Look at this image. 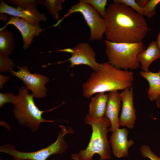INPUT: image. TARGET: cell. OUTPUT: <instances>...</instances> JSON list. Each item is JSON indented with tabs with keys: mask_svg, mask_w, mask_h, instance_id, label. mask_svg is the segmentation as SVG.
<instances>
[{
	"mask_svg": "<svg viewBox=\"0 0 160 160\" xmlns=\"http://www.w3.org/2000/svg\"><path fill=\"white\" fill-rule=\"evenodd\" d=\"M103 18L106 40L111 42H142L149 31L143 16L122 4H110Z\"/></svg>",
	"mask_w": 160,
	"mask_h": 160,
	"instance_id": "6da1fadb",
	"label": "cell"
},
{
	"mask_svg": "<svg viewBox=\"0 0 160 160\" xmlns=\"http://www.w3.org/2000/svg\"><path fill=\"white\" fill-rule=\"evenodd\" d=\"M134 73L118 68L108 62L100 63L82 85L84 97L90 98L95 94L124 90L132 87Z\"/></svg>",
	"mask_w": 160,
	"mask_h": 160,
	"instance_id": "7a4b0ae2",
	"label": "cell"
},
{
	"mask_svg": "<svg viewBox=\"0 0 160 160\" xmlns=\"http://www.w3.org/2000/svg\"><path fill=\"white\" fill-rule=\"evenodd\" d=\"M85 123L90 125L92 133L90 141L87 148L81 150L78 155L79 160H93L94 155L97 154L100 160L111 159V153L107 133L111 126L109 119L105 116L99 118H95L87 114L84 119Z\"/></svg>",
	"mask_w": 160,
	"mask_h": 160,
	"instance_id": "3957f363",
	"label": "cell"
},
{
	"mask_svg": "<svg viewBox=\"0 0 160 160\" xmlns=\"http://www.w3.org/2000/svg\"><path fill=\"white\" fill-rule=\"evenodd\" d=\"M17 99L13 104V113L18 123L20 125L25 126L33 132H37L42 123H53L55 120L43 118L42 114L52 111L41 110L36 105L33 100L34 96L30 94L26 87L22 86L19 89L17 95Z\"/></svg>",
	"mask_w": 160,
	"mask_h": 160,
	"instance_id": "277c9868",
	"label": "cell"
},
{
	"mask_svg": "<svg viewBox=\"0 0 160 160\" xmlns=\"http://www.w3.org/2000/svg\"><path fill=\"white\" fill-rule=\"evenodd\" d=\"M105 53L108 62L119 69L128 70L138 68L140 64L137 56L145 49L143 42L129 43L104 41Z\"/></svg>",
	"mask_w": 160,
	"mask_h": 160,
	"instance_id": "5b68a950",
	"label": "cell"
},
{
	"mask_svg": "<svg viewBox=\"0 0 160 160\" xmlns=\"http://www.w3.org/2000/svg\"><path fill=\"white\" fill-rule=\"evenodd\" d=\"M60 127L61 130L58 133L56 140L46 147L35 151L23 152L17 150L11 144H7L0 147V152L11 156L14 160H47L51 155L62 154L65 151L68 146L64 137L67 134L72 131L63 125Z\"/></svg>",
	"mask_w": 160,
	"mask_h": 160,
	"instance_id": "8992f818",
	"label": "cell"
},
{
	"mask_svg": "<svg viewBox=\"0 0 160 160\" xmlns=\"http://www.w3.org/2000/svg\"><path fill=\"white\" fill-rule=\"evenodd\" d=\"M79 12L83 16L90 31L89 40L101 41L105 31L104 19L91 6L83 0L71 6L67 13L53 27H57L66 17L72 14Z\"/></svg>",
	"mask_w": 160,
	"mask_h": 160,
	"instance_id": "52a82bcc",
	"label": "cell"
},
{
	"mask_svg": "<svg viewBox=\"0 0 160 160\" xmlns=\"http://www.w3.org/2000/svg\"><path fill=\"white\" fill-rule=\"evenodd\" d=\"M17 67L19 70L17 71H12L11 74L22 81L27 88L31 90L35 98L46 97L47 89L45 86L49 81V78L39 73H31L26 66Z\"/></svg>",
	"mask_w": 160,
	"mask_h": 160,
	"instance_id": "ba28073f",
	"label": "cell"
},
{
	"mask_svg": "<svg viewBox=\"0 0 160 160\" xmlns=\"http://www.w3.org/2000/svg\"><path fill=\"white\" fill-rule=\"evenodd\" d=\"M57 51L71 54V57L67 60L70 61V66L71 68L84 65L89 66L95 71L100 65V63L96 61V54L94 49L87 43L80 42L72 48L59 49Z\"/></svg>",
	"mask_w": 160,
	"mask_h": 160,
	"instance_id": "9c48e42d",
	"label": "cell"
},
{
	"mask_svg": "<svg viewBox=\"0 0 160 160\" xmlns=\"http://www.w3.org/2000/svg\"><path fill=\"white\" fill-rule=\"evenodd\" d=\"M122 107L119 118L120 126L133 129L136 119V111L134 106L133 88L132 87L123 90L120 93Z\"/></svg>",
	"mask_w": 160,
	"mask_h": 160,
	"instance_id": "30bf717a",
	"label": "cell"
},
{
	"mask_svg": "<svg viewBox=\"0 0 160 160\" xmlns=\"http://www.w3.org/2000/svg\"><path fill=\"white\" fill-rule=\"evenodd\" d=\"M9 24L14 25L20 32L23 41V48L24 49L30 47L34 37L39 36L42 31L39 25L16 17L10 16L7 23L2 28H5Z\"/></svg>",
	"mask_w": 160,
	"mask_h": 160,
	"instance_id": "8fae6325",
	"label": "cell"
},
{
	"mask_svg": "<svg viewBox=\"0 0 160 160\" xmlns=\"http://www.w3.org/2000/svg\"><path fill=\"white\" fill-rule=\"evenodd\" d=\"M129 133L126 128H118L111 135L110 143L114 156L117 158L128 156L129 149L134 143L133 140H128Z\"/></svg>",
	"mask_w": 160,
	"mask_h": 160,
	"instance_id": "7c38bea8",
	"label": "cell"
},
{
	"mask_svg": "<svg viewBox=\"0 0 160 160\" xmlns=\"http://www.w3.org/2000/svg\"><path fill=\"white\" fill-rule=\"evenodd\" d=\"M0 12L12 16L19 17L32 23L39 25L46 21L47 18L44 13H40L36 8L23 10L10 6L4 1H0Z\"/></svg>",
	"mask_w": 160,
	"mask_h": 160,
	"instance_id": "4fadbf2b",
	"label": "cell"
},
{
	"mask_svg": "<svg viewBox=\"0 0 160 160\" xmlns=\"http://www.w3.org/2000/svg\"><path fill=\"white\" fill-rule=\"evenodd\" d=\"M121 102L120 93L118 91L109 92L104 116L110 122L111 127L109 130L112 132L119 128V114Z\"/></svg>",
	"mask_w": 160,
	"mask_h": 160,
	"instance_id": "5bb4252c",
	"label": "cell"
},
{
	"mask_svg": "<svg viewBox=\"0 0 160 160\" xmlns=\"http://www.w3.org/2000/svg\"><path fill=\"white\" fill-rule=\"evenodd\" d=\"M160 58V49L156 41H151L146 49L140 52L137 56V60L140 64L142 71H148L151 64L155 60Z\"/></svg>",
	"mask_w": 160,
	"mask_h": 160,
	"instance_id": "9a60e30c",
	"label": "cell"
},
{
	"mask_svg": "<svg viewBox=\"0 0 160 160\" xmlns=\"http://www.w3.org/2000/svg\"><path fill=\"white\" fill-rule=\"evenodd\" d=\"M139 73L149 84L147 94L149 100L151 101H156L160 95V69L156 72L142 71Z\"/></svg>",
	"mask_w": 160,
	"mask_h": 160,
	"instance_id": "2e32d148",
	"label": "cell"
},
{
	"mask_svg": "<svg viewBox=\"0 0 160 160\" xmlns=\"http://www.w3.org/2000/svg\"><path fill=\"white\" fill-rule=\"evenodd\" d=\"M108 99V94L105 92L97 93L91 100L88 114L95 118L104 116Z\"/></svg>",
	"mask_w": 160,
	"mask_h": 160,
	"instance_id": "e0dca14e",
	"label": "cell"
},
{
	"mask_svg": "<svg viewBox=\"0 0 160 160\" xmlns=\"http://www.w3.org/2000/svg\"><path fill=\"white\" fill-rule=\"evenodd\" d=\"M15 39L12 33L5 28L0 30V54L8 56L14 49Z\"/></svg>",
	"mask_w": 160,
	"mask_h": 160,
	"instance_id": "ac0fdd59",
	"label": "cell"
},
{
	"mask_svg": "<svg viewBox=\"0 0 160 160\" xmlns=\"http://www.w3.org/2000/svg\"><path fill=\"white\" fill-rule=\"evenodd\" d=\"M6 1L13 4L16 8L23 10L36 8L38 4L44 5L45 2L42 0H8Z\"/></svg>",
	"mask_w": 160,
	"mask_h": 160,
	"instance_id": "d6986e66",
	"label": "cell"
},
{
	"mask_svg": "<svg viewBox=\"0 0 160 160\" xmlns=\"http://www.w3.org/2000/svg\"><path fill=\"white\" fill-rule=\"evenodd\" d=\"M65 1V0H46L44 2L46 9L49 11L57 22L58 20V12L62 10V4Z\"/></svg>",
	"mask_w": 160,
	"mask_h": 160,
	"instance_id": "ffe728a7",
	"label": "cell"
},
{
	"mask_svg": "<svg viewBox=\"0 0 160 160\" xmlns=\"http://www.w3.org/2000/svg\"><path fill=\"white\" fill-rule=\"evenodd\" d=\"M91 6L103 18H104L106 12V7L107 0H83Z\"/></svg>",
	"mask_w": 160,
	"mask_h": 160,
	"instance_id": "44dd1931",
	"label": "cell"
},
{
	"mask_svg": "<svg viewBox=\"0 0 160 160\" xmlns=\"http://www.w3.org/2000/svg\"><path fill=\"white\" fill-rule=\"evenodd\" d=\"M13 60L8 56L0 54V71L1 73L9 72L13 70Z\"/></svg>",
	"mask_w": 160,
	"mask_h": 160,
	"instance_id": "7402d4cb",
	"label": "cell"
},
{
	"mask_svg": "<svg viewBox=\"0 0 160 160\" xmlns=\"http://www.w3.org/2000/svg\"><path fill=\"white\" fill-rule=\"evenodd\" d=\"M160 3V0H150L143 9V16L151 18L156 15V8Z\"/></svg>",
	"mask_w": 160,
	"mask_h": 160,
	"instance_id": "603a6c76",
	"label": "cell"
},
{
	"mask_svg": "<svg viewBox=\"0 0 160 160\" xmlns=\"http://www.w3.org/2000/svg\"><path fill=\"white\" fill-rule=\"evenodd\" d=\"M113 2L123 4L132 9L138 14L143 16V9L135 0H113Z\"/></svg>",
	"mask_w": 160,
	"mask_h": 160,
	"instance_id": "cb8c5ba5",
	"label": "cell"
},
{
	"mask_svg": "<svg viewBox=\"0 0 160 160\" xmlns=\"http://www.w3.org/2000/svg\"><path fill=\"white\" fill-rule=\"evenodd\" d=\"M17 95H15L12 93H0V108L8 103H12L13 105L17 101Z\"/></svg>",
	"mask_w": 160,
	"mask_h": 160,
	"instance_id": "d4e9b609",
	"label": "cell"
},
{
	"mask_svg": "<svg viewBox=\"0 0 160 160\" xmlns=\"http://www.w3.org/2000/svg\"><path fill=\"white\" fill-rule=\"evenodd\" d=\"M140 151L142 156L144 158H148L151 160H160V157L152 152L148 145H142L140 148Z\"/></svg>",
	"mask_w": 160,
	"mask_h": 160,
	"instance_id": "484cf974",
	"label": "cell"
},
{
	"mask_svg": "<svg viewBox=\"0 0 160 160\" xmlns=\"http://www.w3.org/2000/svg\"><path fill=\"white\" fill-rule=\"evenodd\" d=\"M10 78L9 76H4L1 74L0 75V89H1L3 87L5 83Z\"/></svg>",
	"mask_w": 160,
	"mask_h": 160,
	"instance_id": "4316f807",
	"label": "cell"
},
{
	"mask_svg": "<svg viewBox=\"0 0 160 160\" xmlns=\"http://www.w3.org/2000/svg\"><path fill=\"white\" fill-rule=\"evenodd\" d=\"M138 5L142 8H143L146 5L149 0H137L136 1Z\"/></svg>",
	"mask_w": 160,
	"mask_h": 160,
	"instance_id": "83f0119b",
	"label": "cell"
},
{
	"mask_svg": "<svg viewBox=\"0 0 160 160\" xmlns=\"http://www.w3.org/2000/svg\"><path fill=\"white\" fill-rule=\"evenodd\" d=\"M71 159L74 160H79L78 154L76 153L72 154L71 156Z\"/></svg>",
	"mask_w": 160,
	"mask_h": 160,
	"instance_id": "f1b7e54d",
	"label": "cell"
},
{
	"mask_svg": "<svg viewBox=\"0 0 160 160\" xmlns=\"http://www.w3.org/2000/svg\"><path fill=\"white\" fill-rule=\"evenodd\" d=\"M155 101L156 106L160 109V95L158 97Z\"/></svg>",
	"mask_w": 160,
	"mask_h": 160,
	"instance_id": "f546056e",
	"label": "cell"
},
{
	"mask_svg": "<svg viewBox=\"0 0 160 160\" xmlns=\"http://www.w3.org/2000/svg\"><path fill=\"white\" fill-rule=\"evenodd\" d=\"M156 41L160 49V31Z\"/></svg>",
	"mask_w": 160,
	"mask_h": 160,
	"instance_id": "4dcf8cb0",
	"label": "cell"
},
{
	"mask_svg": "<svg viewBox=\"0 0 160 160\" xmlns=\"http://www.w3.org/2000/svg\"><path fill=\"white\" fill-rule=\"evenodd\" d=\"M0 160H2V159H1Z\"/></svg>",
	"mask_w": 160,
	"mask_h": 160,
	"instance_id": "1f68e13d",
	"label": "cell"
}]
</instances>
